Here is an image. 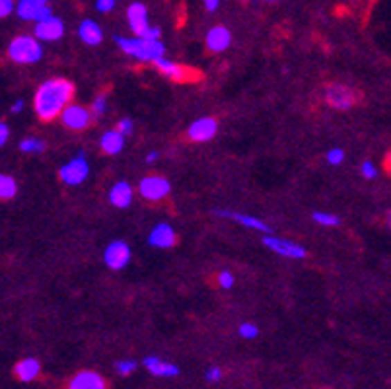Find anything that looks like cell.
Returning <instances> with one entry per match:
<instances>
[{
    "instance_id": "cell-20",
    "label": "cell",
    "mask_w": 391,
    "mask_h": 389,
    "mask_svg": "<svg viewBox=\"0 0 391 389\" xmlns=\"http://www.w3.org/2000/svg\"><path fill=\"white\" fill-rule=\"evenodd\" d=\"M109 203L117 208H127L133 203V187L127 181H119L109 191Z\"/></svg>"
},
{
    "instance_id": "cell-41",
    "label": "cell",
    "mask_w": 391,
    "mask_h": 389,
    "mask_svg": "<svg viewBox=\"0 0 391 389\" xmlns=\"http://www.w3.org/2000/svg\"><path fill=\"white\" fill-rule=\"evenodd\" d=\"M158 156H160L158 152H150L148 156H146V162H148V164H150V162H156V160H158Z\"/></svg>"
},
{
    "instance_id": "cell-11",
    "label": "cell",
    "mask_w": 391,
    "mask_h": 389,
    "mask_svg": "<svg viewBox=\"0 0 391 389\" xmlns=\"http://www.w3.org/2000/svg\"><path fill=\"white\" fill-rule=\"evenodd\" d=\"M263 244L275 251L278 255L282 257H290V259H304L306 257V249L302 246H298L296 242H290V239H284V237H277V236H265L263 237Z\"/></svg>"
},
{
    "instance_id": "cell-16",
    "label": "cell",
    "mask_w": 391,
    "mask_h": 389,
    "mask_svg": "<svg viewBox=\"0 0 391 389\" xmlns=\"http://www.w3.org/2000/svg\"><path fill=\"white\" fill-rule=\"evenodd\" d=\"M127 20H129V26L133 30L134 35H143V31L146 28H150L148 24V10L143 2H133L127 10Z\"/></svg>"
},
{
    "instance_id": "cell-17",
    "label": "cell",
    "mask_w": 391,
    "mask_h": 389,
    "mask_svg": "<svg viewBox=\"0 0 391 389\" xmlns=\"http://www.w3.org/2000/svg\"><path fill=\"white\" fill-rule=\"evenodd\" d=\"M215 215L220 216V218H232L236 220L237 224L246 226V228H251V230H257V232H263V234H271V226L263 220H259L255 216H247V215H239V212H230V210H215Z\"/></svg>"
},
{
    "instance_id": "cell-5",
    "label": "cell",
    "mask_w": 391,
    "mask_h": 389,
    "mask_svg": "<svg viewBox=\"0 0 391 389\" xmlns=\"http://www.w3.org/2000/svg\"><path fill=\"white\" fill-rule=\"evenodd\" d=\"M170 191H172V185L164 175H146L138 183V193L150 203H160V201L167 199Z\"/></svg>"
},
{
    "instance_id": "cell-40",
    "label": "cell",
    "mask_w": 391,
    "mask_h": 389,
    "mask_svg": "<svg viewBox=\"0 0 391 389\" xmlns=\"http://www.w3.org/2000/svg\"><path fill=\"white\" fill-rule=\"evenodd\" d=\"M21 109H24V102H21V100H16L14 105H12V113H20Z\"/></svg>"
},
{
    "instance_id": "cell-35",
    "label": "cell",
    "mask_w": 391,
    "mask_h": 389,
    "mask_svg": "<svg viewBox=\"0 0 391 389\" xmlns=\"http://www.w3.org/2000/svg\"><path fill=\"white\" fill-rule=\"evenodd\" d=\"M117 4V0H96V8L100 12H111Z\"/></svg>"
},
{
    "instance_id": "cell-7",
    "label": "cell",
    "mask_w": 391,
    "mask_h": 389,
    "mask_svg": "<svg viewBox=\"0 0 391 389\" xmlns=\"http://www.w3.org/2000/svg\"><path fill=\"white\" fill-rule=\"evenodd\" d=\"M92 111L90 109H86L84 105H78V103H71V105H66V109L61 113V119L62 125L66 127V129H71V131H84V129H88L90 123H92Z\"/></svg>"
},
{
    "instance_id": "cell-22",
    "label": "cell",
    "mask_w": 391,
    "mask_h": 389,
    "mask_svg": "<svg viewBox=\"0 0 391 389\" xmlns=\"http://www.w3.org/2000/svg\"><path fill=\"white\" fill-rule=\"evenodd\" d=\"M78 37L82 39L86 45H100L103 39V31L100 28V24H96L93 20H84L78 26Z\"/></svg>"
},
{
    "instance_id": "cell-13",
    "label": "cell",
    "mask_w": 391,
    "mask_h": 389,
    "mask_svg": "<svg viewBox=\"0 0 391 389\" xmlns=\"http://www.w3.org/2000/svg\"><path fill=\"white\" fill-rule=\"evenodd\" d=\"M66 389H107V381L93 370H82L69 379Z\"/></svg>"
},
{
    "instance_id": "cell-38",
    "label": "cell",
    "mask_w": 391,
    "mask_h": 389,
    "mask_svg": "<svg viewBox=\"0 0 391 389\" xmlns=\"http://www.w3.org/2000/svg\"><path fill=\"white\" fill-rule=\"evenodd\" d=\"M8 136H10V129H8V125L2 123L0 121V148L6 144V141H8Z\"/></svg>"
},
{
    "instance_id": "cell-25",
    "label": "cell",
    "mask_w": 391,
    "mask_h": 389,
    "mask_svg": "<svg viewBox=\"0 0 391 389\" xmlns=\"http://www.w3.org/2000/svg\"><path fill=\"white\" fill-rule=\"evenodd\" d=\"M20 150L26 154H42L45 150V143L39 141V138H26V141H21L20 143Z\"/></svg>"
},
{
    "instance_id": "cell-34",
    "label": "cell",
    "mask_w": 391,
    "mask_h": 389,
    "mask_svg": "<svg viewBox=\"0 0 391 389\" xmlns=\"http://www.w3.org/2000/svg\"><path fill=\"white\" fill-rule=\"evenodd\" d=\"M133 121H131V119H121V121H119V123H117V127H115V129H117V131H119V133L121 134H125V136H127V134H131L133 133Z\"/></svg>"
},
{
    "instance_id": "cell-29",
    "label": "cell",
    "mask_w": 391,
    "mask_h": 389,
    "mask_svg": "<svg viewBox=\"0 0 391 389\" xmlns=\"http://www.w3.org/2000/svg\"><path fill=\"white\" fill-rule=\"evenodd\" d=\"M237 331L244 338H255L259 335V327L255 323H242Z\"/></svg>"
},
{
    "instance_id": "cell-1",
    "label": "cell",
    "mask_w": 391,
    "mask_h": 389,
    "mask_svg": "<svg viewBox=\"0 0 391 389\" xmlns=\"http://www.w3.org/2000/svg\"><path fill=\"white\" fill-rule=\"evenodd\" d=\"M74 98V84L66 78H51L37 88L33 107L42 121H53L71 105Z\"/></svg>"
},
{
    "instance_id": "cell-23",
    "label": "cell",
    "mask_w": 391,
    "mask_h": 389,
    "mask_svg": "<svg viewBox=\"0 0 391 389\" xmlns=\"http://www.w3.org/2000/svg\"><path fill=\"white\" fill-rule=\"evenodd\" d=\"M42 6H45V4H37L35 0H20L16 4V14H18L20 20L35 21L37 20V14L42 10Z\"/></svg>"
},
{
    "instance_id": "cell-33",
    "label": "cell",
    "mask_w": 391,
    "mask_h": 389,
    "mask_svg": "<svg viewBox=\"0 0 391 389\" xmlns=\"http://www.w3.org/2000/svg\"><path fill=\"white\" fill-rule=\"evenodd\" d=\"M12 12H16L14 0H0V18H8Z\"/></svg>"
},
{
    "instance_id": "cell-36",
    "label": "cell",
    "mask_w": 391,
    "mask_h": 389,
    "mask_svg": "<svg viewBox=\"0 0 391 389\" xmlns=\"http://www.w3.org/2000/svg\"><path fill=\"white\" fill-rule=\"evenodd\" d=\"M206 381H220L222 379V370L218 368V366H212V368L206 370Z\"/></svg>"
},
{
    "instance_id": "cell-24",
    "label": "cell",
    "mask_w": 391,
    "mask_h": 389,
    "mask_svg": "<svg viewBox=\"0 0 391 389\" xmlns=\"http://www.w3.org/2000/svg\"><path fill=\"white\" fill-rule=\"evenodd\" d=\"M18 194V183L12 175L0 174V201H10Z\"/></svg>"
},
{
    "instance_id": "cell-3",
    "label": "cell",
    "mask_w": 391,
    "mask_h": 389,
    "mask_svg": "<svg viewBox=\"0 0 391 389\" xmlns=\"http://www.w3.org/2000/svg\"><path fill=\"white\" fill-rule=\"evenodd\" d=\"M8 57L16 64H33V62L42 61V42L35 35H18L8 45Z\"/></svg>"
},
{
    "instance_id": "cell-44",
    "label": "cell",
    "mask_w": 391,
    "mask_h": 389,
    "mask_svg": "<svg viewBox=\"0 0 391 389\" xmlns=\"http://www.w3.org/2000/svg\"><path fill=\"white\" fill-rule=\"evenodd\" d=\"M35 2H37V4H47L49 0H35Z\"/></svg>"
},
{
    "instance_id": "cell-43",
    "label": "cell",
    "mask_w": 391,
    "mask_h": 389,
    "mask_svg": "<svg viewBox=\"0 0 391 389\" xmlns=\"http://www.w3.org/2000/svg\"><path fill=\"white\" fill-rule=\"evenodd\" d=\"M385 222H388V226H390V228H391V210H390V212H388V215H385Z\"/></svg>"
},
{
    "instance_id": "cell-4",
    "label": "cell",
    "mask_w": 391,
    "mask_h": 389,
    "mask_svg": "<svg viewBox=\"0 0 391 389\" xmlns=\"http://www.w3.org/2000/svg\"><path fill=\"white\" fill-rule=\"evenodd\" d=\"M361 100L358 92L354 88H350L347 84L335 82L331 84L329 88L325 90V102L333 109H339V111H347L352 105H356Z\"/></svg>"
},
{
    "instance_id": "cell-31",
    "label": "cell",
    "mask_w": 391,
    "mask_h": 389,
    "mask_svg": "<svg viewBox=\"0 0 391 389\" xmlns=\"http://www.w3.org/2000/svg\"><path fill=\"white\" fill-rule=\"evenodd\" d=\"M343 160H345V150L343 148H331L329 152H327V162L331 165L343 164Z\"/></svg>"
},
{
    "instance_id": "cell-14",
    "label": "cell",
    "mask_w": 391,
    "mask_h": 389,
    "mask_svg": "<svg viewBox=\"0 0 391 389\" xmlns=\"http://www.w3.org/2000/svg\"><path fill=\"white\" fill-rule=\"evenodd\" d=\"M148 244L156 249H167V247H174L177 244V234L167 222H160L148 234Z\"/></svg>"
},
{
    "instance_id": "cell-2",
    "label": "cell",
    "mask_w": 391,
    "mask_h": 389,
    "mask_svg": "<svg viewBox=\"0 0 391 389\" xmlns=\"http://www.w3.org/2000/svg\"><path fill=\"white\" fill-rule=\"evenodd\" d=\"M115 42L127 55L143 62H154L156 59L164 57L165 53L164 43L160 39H145L140 35H134V37H115Z\"/></svg>"
},
{
    "instance_id": "cell-30",
    "label": "cell",
    "mask_w": 391,
    "mask_h": 389,
    "mask_svg": "<svg viewBox=\"0 0 391 389\" xmlns=\"http://www.w3.org/2000/svg\"><path fill=\"white\" fill-rule=\"evenodd\" d=\"M361 172L362 175H364V179H376V177H378V168H376V164L370 162V160L362 162Z\"/></svg>"
},
{
    "instance_id": "cell-12",
    "label": "cell",
    "mask_w": 391,
    "mask_h": 389,
    "mask_svg": "<svg viewBox=\"0 0 391 389\" xmlns=\"http://www.w3.org/2000/svg\"><path fill=\"white\" fill-rule=\"evenodd\" d=\"M33 35H35L39 42H57V39H61L62 35H64V24H62L61 18L51 16V18H47V20L35 24Z\"/></svg>"
},
{
    "instance_id": "cell-28",
    "label": "cell",
    "mask_w": 391,
    "mask_h": 389,
    "mask_svg": "<svg viewBox=\"0 0 391 389\" xmlns=\"http://www.w3.org/2000/svg\"><path fill=\"white\" fill-rule=\"evenodd\" d=\"M105 109H107V100H105V96L103 93H100L96 100L92 102V107H90V111H92L93 117H100V115H103L105 113Z\"/></svg>"
},
{
    "instance_id": "cell-21",
    "label": "cell",
    "mask_w": 391,
    "mask_h": 389,
    "mask_svg": "<svg viewBox=\"0 0 391 389\" xmlns=\"http://www.w3.org/2000/svg\"><path fill=\"white\" fill-rule=\"evenodd\" d=\"M125 146V134H121L117 129H111L107 133H103V136L100 138V148L103 150V154L107 156H115L123 150Z\"/></svg>"
},
{
    "instance_id": "cell-26",
    "label": "cell",
    "mask_w": 391,
    "mask_h": 389,
    "mask_svg": "<svg viewBox=\"0 0 391 389\" xmlns=\"http://www.w3.org/2000/svg\"><path fill=\"white\" fill-rule=\"evenodd\" d=\"M311 218H313V220L321 226H339L340 224L339 216L331 215V212H313Z\"/></svg>"
},
{
    "instance_id": "cell-9",
    "label": "cell",
    "mask_w": 391,
    "mask_h": 389,
    "mask_svg": "<svg viewBox=\"0 0 391 389\" xmlns=\"http://www.w3.org/2000/svg\"><path fill=\"white\" fill-rule=\"evenodd\" d=\"M131 261V247L125 244L123 239H115L103 251V263L113 269V271H121L129 265Z\"/></svg>"
},
{
    "instance_id": "cell-19",
    "label": "cell",
    "mask_w": 391,
    "mask_h": 389,
    "mask_svg": "<svg viewBox=\"0 0 391 389\" xmlns=\"http://www.w3.org/2000/svg\"><path fill=\"white\" fill-rule=\"evenodd\" d=\"M39 374H42V362L37 359H24L14 366V376L24 383L33 381Z\"/></svg>"
},
{
    "instance_id": "cell-39",
    "label": "cell",
    "mask_w": 391,
    "mask_h": 389,
    "mask_svg": "<svg viewBox=\"0 0 391 389\" xmlns=\"http://www.w3.org/2000/svg\"><path fill=\"white\" fill-rule=\"evenodd\" d=\"M206 6V10L208 12H215L218 10V6H220V0H203Z\"/></svg>"
},
{
    "instance_id": "cell-18",
    "label": "cell",
    "mask_w": 391,
    "mask_h": 389,
    "mask_svg": "<svg viewBox=\"0 0 391 389\" xmlns=\"http://www.w3.org/2000/svg\"><path fill=\"white\" fill-rule=\"evenodd\" d=\"M143 364L156 378H175V376H179V368L175 364L164 362V360H160L158 356H146Z\"/></svg>"
},
{
    "instance_id": "cell-37",
    "label": "cell",
    "mask_w": 391,
    "mask_h": 389,
    "mask_svg": "<svg viewBox=\"0 0 391 389\" xmlns=\"http://www.w3.org/2000/svg\"><path fill=\"white\" fill-rule=\"evenodd\" d=\"M160 35H162V31H160V28H146L145 31H143V35L140 37H145V39H160Z\"/></svg>"
},
{
    "instance_id": "cell-6",
    "label": "cell",
    "mask_w": 391,
    "mask_h": 389,
    "mask_svg": "<svg viewBox=\"0 0 391 389\" xmlns=\"http://www.w3.org/2000/svg\"><path fill=\"white\" fill-rule=\"evenodd\" d=\"M88 174H90V165L82 150L59 170V177L62 179V183L66 185H80L88 177Z\"/></svg>"
},
{
    "instance_id": "cell-15",
    "label": "cell",
    "mask_w": 391,
    "mask_h": 389,
    "mask_svg": "<svg viewBox=\"0 0 391 389\" xmlns=\"http://www.w3.org/2000/svg\"><path fill=\"white\" fill-rule=\"evenodd\" d=\"M232 43V33L224 26H215L206 33V49L212 53L226 51Z\"/></svg>"
},
{
    "instance_id": "cell-42",
    "label": "cell",
    "mask_w": 391,
    "mask_h": 389,
    "mask_svg": "<svg viewBox=\"0 0 391 389\" xmlns=\"http://www.w3.org/2000/svg\"><path fill=\"white\" fill-rule=\"evenodd\" d=\"M385 170L391 174V152L385 156Z\"/></svg>"
},
{
    "instance_id": "cell-8",
    "label": "cell",
    "mask_w": 391,
    "mask_h": 389,
    "mask_svg": "<svg viewBox=\"0 0 391 389\" xmlns=\"http://www.w3.org/2000/svg\"><path fill=\"white\" fill-rule=\"evenodd\" d=\"M154 66L164 74L165 78H170V80H174V82H191V80L199 78V74H197L193 69L183 66V64H177V62L174 61H167L165 57L156 59Z\"/></svg>"
},
{
    "instance_id": "cell-10",
    "label": "cell",
    "mask_w": 391,
    "mask_h": 389,
    "mask_svg": "<svg viewBox=\"0 0 391 389\" xmlns=\"http://www.w3.org/2000/svg\"><path fill=\"white\" fill-rule=\"evenodd\" d=\"M218 121L215 117H201L187 129V138L191 143H208L217 136Z\"/></svg>"
},
{
    "instance_id": "cell-45",
    "label": "cell",
    "mask_w": 391,
    "mask_h": 389,
    "mask_svg": "<svg viewBox=\"0 0 391 389\" xmlns=\"http://www.w3.org/2000/svg\"><path fill=\"white\" fill-rule=\"evenodd\" d=\"M269 2H277V0H269Z\"/></svg>"
},
{
    "instance_id": "cell-27",
    "label": "cell",
    "mask_w": 391,
    "mask_h": 389,
    "mask_svg": "<svg viewBox=\"0 0 391 389\" xmlns=\"http://www.w3.org/2000/svg\"><path fill=\"white\" fill-rule=\"evenodd\" d=\"M115 370L119 376H131L136 370V362L134 360H119V362H115Z\"/></svg>"
},
{
    "instance_id": "cell-32",
    "label": "cell",
    "mask_w": 391,
    "mask_h": 389,
    "mask_svg": "<svg viewBox=\"0 0 391 389\" xmlns=\"http://www.w3.org/2000/svg\"><path fill=\"white\" fill-rule=\"evenodd\" d=\"M234 282H236V278H234V275L230 273V271H222L220 275H218V284L222 288H232L234 287Z\"/></svg>"
}]
</instances>
